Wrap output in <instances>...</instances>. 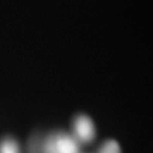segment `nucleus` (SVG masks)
Returning a JSON list of instances; mask_svg holds the SVG:
<instances>
[{
	"label": "nucleus",
	"instance_id": "1",
	"mask_svg": "<svg viewBox=\"0 0 153 153\" xmlns=\"http://www.w3.org/2000/svg\"><path fill=\"white\" fill-rule=\"evenodd\" d=\"M33 153H79V148L75 137L66 133H55L33 150Z\"/></svg>",
	"mask_w": 153,
	"mask_h": 153
},
{
	"label": "nucleus",
	"instance_id": "2",
	"mask_svg": "<svg viewBox=\"0 0 153 153\" xmlns=\"http://www.w3.org/2000/svg\"><path fill=\"white\" fill-rule=\"evenodd\" d=\"M74 131H75V138L77 141L84 143L91 142L95 134L93 123L88 116H78L75 119Z\"/></svg>",
	"mask_w": 153,
	"mask_h": 153
},
{
	"label": "nucleus",
	"instance_id": "3",
	"mask_svg": "<svg viewBox=\"0 0 153 153\" xmlns=\"http://www.w3.org/2000/svg\"><path fill=\"white\" fill-rule=\"evenodd\" d=\"M0 153H19L17 143L10 138L4 140L0 144Z\"/></svg>",
	"mask_w": 153,
	"mask_h": 153
},
{
	"label": "nucleus",
	"instance_id": "4",
	"mask_svg": "<svg viewBox=\"0 0 153 153\" xmlns=\"http://www.w3.org/2000/svg\"><path fill=\"white\" fill-rule=\"evenodd\" d=\"M99 153H120V148L116 141H107L101 146Z\"/></svg>",
	"mask_w": 153,
	"mask_h": 153
}]
</instances>
